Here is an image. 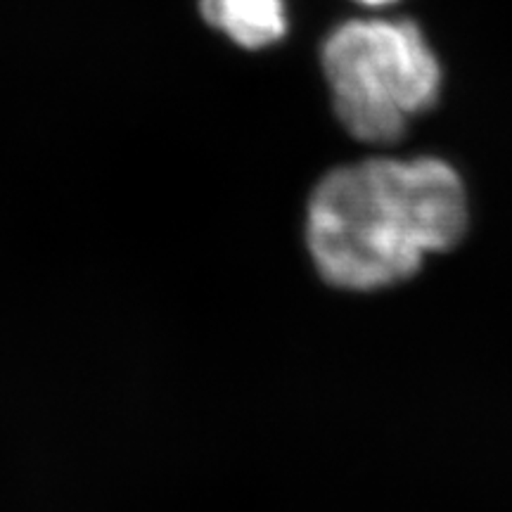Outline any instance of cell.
Returning <instances> with one entry per match:
<instances>
[{"instance_id":"cell-1","label":"cell","mask_w":512,"mask_h":512,"mask_svg":"<svg viewBox=\"0 0 512 512\" xmlns=\"http://www.w3.org/2000/svg\"><path fill=\"white\" fill-rule=\"evenodd\" d=\"M465 230L467 195L453 166L434 157L366 159L318 183L306 240L330 285L363 292L411 278Z\"/></svg>"},{"instance_id":"cell-2","label":"cell","mask_w":512,"mask_h":512,"mask_svg":"<svg viewBox=\"0 0 512 512\" xmlns=\"http://www.w3.org/2000/svg\"><path fill=\"white\" fill-rule=\"evenodd\" d=\"M323 69L339 121L370 145L396 143L439 100V60L411 19L339 24L323 43Z\"/></svg>"},{"instance_id":"cell-3","label":"cell","mask_w":512,"mask_h":512,"mask_svg":"<svg viewBox=\"0 0 512 512\" xmlns=\"http://www.w3.org/2000/svg\"><path fill=\"white\" fill-rule=\"evenodd\" d=\"M202 15L242 48L259 50L287 34L285 0H200Z\"/></svg>"},{"instance_id":"cell-4","label":"cell","mask_w":512,"mask_h":512,"mask_svg":"<svg viewBox=\"0 0 512 512\" xmlns=\"http://www.w3.org/2000/svg\"><path fill=\"white\" fill-rule=\"evenodd\" d=\"M356 3H361V5H368V8H382V5H389V3H394V0H356Z\"/></svg>"}]
</instances>
